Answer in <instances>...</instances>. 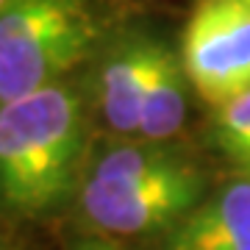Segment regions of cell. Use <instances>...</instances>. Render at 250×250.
I'll return each mask as SVG.
<instances>
[{"mask_svg":"<svg viewBox=\"0 0 250 250\" xmlns=\"http://www.w3.org/2000/svg\"><path fill=\"white\" fill-rule=\"evenodd\" d=\"M242 3H245V6H248V9H250V0H242Z\"/></svg>","mask_w":250,"mask_h":250,"instance_id":"12","label":"cell"},{"mask_svg":"<svg viewBox=\"0 0 250 250\" xmlns=\"http://www.w3.org/2000/svg\"><path fill=\"white\" fill-rule=\"evenodd\" d=\"M164 47L150 39H131L106 59L100 72V108L120 134H139V111L156 62Z\"/></svg>","mask_w":250,"mask_h":250,"instance_id":"5","label":"cell"},{"mask_svg":"<svg viewBox=\"0 0 250 250\" xmlns=\"http://www.w3.org/2000/svg\"><path fill=\"white\" fill-rule=\"evenodd\" d=\"M203 175L167 145H120L98 161L81 189V208L117 236L178 225L200 203Z\"/></svg>","mask_w":250,"mask_h":250,"instance_id":"2","label":"cell"},{"mask_svg":"<svg viewBox=\"0 0 250 250\" xmlns=\"http://www.w3.org/2000/svg\"><path fill=\"white\" fill-rule=\"evenodd\" d=\"M6 3H9V0H0V11L6 9Z\"/></svg>","mask_w":250,"mask_h":250,"instance_id":"11","label":"cell"},{"mask_svg":"<svg viewBox=\"0 0 250 250\" xmlns=\"http://www.w3.org/2000/svg\"><path fill=\"white\" fill-rule=\"evenodd\" d=\"M83 147L78 95L62 83L0 106V197L20 214H42L75 184Z\"/></svg>","mask_w":250,"mask_h":250,"instance_id":"1","label":"cell"},{"mask_svg":"<svg viewBox=\"0 0 250 250\" xmlns=\"http://www.w3.org/2000/svg\"><path fill=\"white\" fill-rule=\"evenodd\" d=\"M248 236L250 178H245L197 203L170 233L167 250H233Z\"/></svg>","mask_w":250,"mask_h":250,"instance_id":"6","label":"cell"},{"mask_svg":"<svg viewBox=\"0 0 250 250\" xmlns=\"http://www.w3.org/2000/svg\"><path fill=\"white\" fill-rule=\"evenodd\" d=\"M233 250H250V236H248V239H245V242H242L239 248H233Z\"/></svg>","mask_w":250,"mask_h":250,"instance_id":"10","label":"cell"},{"mask_svg":"<svg viewBox=\"0 0 250 250\" xmlns=\"http://www.w3.org/2000/svg\"><path fill=\"white\" fill-rule=\"evenodd\" d=\"M95 34L78 0H9L0 11V106L56 83L86 56Z\"/></svg>","mask_w":250,"mask_h":250,"instance_id":"3","label":"cell"},{"mask_svg":"<svg viewBox=\"0 0 250 250\" xmlns=\"http://www.w3.org/2000/svg\"><path fill=\"white\" fill-rule=\"evenodd\" d=\"M189 86L211 108L250 89V9L242 0H197L181 36Z\"/></svg>","mask_w":250,"mask_h":250,"instance_id":"4","label":"cell"},{"mask_svg":"<svg viewBox=\"0 0 250 250\" xmlns=\"http://www.w3.org/2000/svg\"><path fill=\"white\" fill-rule=\"evenodd\" d=\"M187 83L184 64L164 47L145 89L139 111V136L145 142L164 145L181 131L187 120Z\"/></svg>","mask_w":250,"mask_h":250,"instance_id":"7","label":"cell"},{"mask_svg":"<svg viewBox=\"0 0 250 250\" xmlns=\"http://www.w3.org/2000/svg\"><path fill=\"white\" fill-rule=\"evenodd\" d=\"M72 250H120V248L111 245V242H81V245H75Z\"/></svg>","mask_w":250,"mask_h":250,"instance_id":"9","label":"cell"},{"mask_svg":"<svg viewBox=\"0 0 250 250\" xmlns=\"http://www.w3.org/2000/svg\"><path fill=\"white\" fill-rule=\"evenodd\" d=\"M214 136L225 159L250 178V89L228 106L217 108Z\"/></svg>","mask_w":250,"mask_h":250,"instance_id":"8","label":"cell"}]
</instances>
